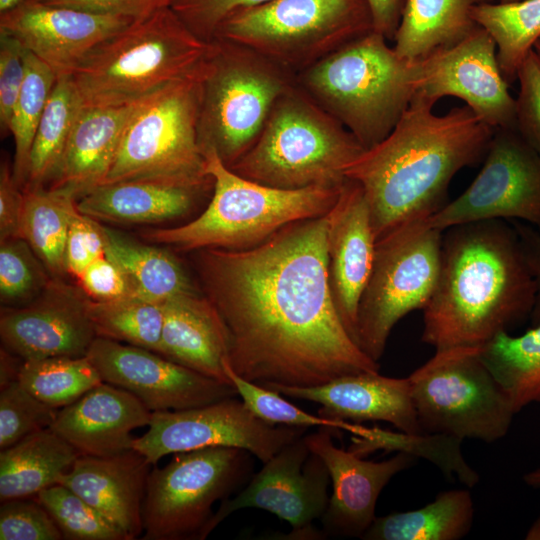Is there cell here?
Returning <instances> with one entry per match:
<instances>
[{"label":"cell","instance_id":"5bb4252c","mask_svg":"<svg viewBox=\"0 0 540 540\" xmlns=\"http://www.w3.org/2000/svg\"><path fill=\"white\" fill-rule=\"evenodd\" d=\"M148 431L133 441V449L155 465L169 454L209 447H234L263 463L308 428L272 425L257 417L236 397L183 409L155 411Z\"/></svg>","mask_w":540,"mask_h":540},{"label":"cell","instance_id":"8992f818","mask_svg":"<svg viewBox=\"0 0 540 540\" xmlns=\"http://www.w3.org/2000/svg\"><path fill=\"white\" fill-rule=\"evenodd\" d=\"M203 155L213 180L206 209L186 224L142 233L146 240L183 251L248 249L288 224L327 214L343 186L274 188L236 174L212 150Z\"/></svg>","mask_w":540,"mask_h":540},{"label":"cell","instance_id":"d590c367","mask_svg":"<svg viewBox=\"0 0 540 540\" xmlns=\"http://www.w3.org/2000/svg\"><path fill=\"white\" fill-rule=\"evenodd\" d=\"M82 108L71 77L57 78L33 139L25 189L51 181Z\"/></svg>","mask_w":540,"mask_h":540},{"label":"cell","instance_id":"8fae6325","mask_svg":"<svg viewBox=\"0 0 540 540\" xmlns=\"http://www.w3.org/2000/svg\"><path fill=\"white\" fill-rule=\"evenodd\" d=\"M478 349L437 350L408 376L422 433L487 443L507 434L516 412Z\"/></svg>","mask_w":540,"mask_h":540},{"label":"cell","instance_id":"db71d44e","mask_svg":"<svg viewBox=\"0 0 540 540\" xmlns=\"http://www.w3.org/2000/svg\"><path fill=\"white\" fill-rule=\"evenodd\" d=\"M526 264L535 280L537 293L530 316L532 326L540 324V231L524 223H513Z\"/></svg>","mask_w":540,"mask_h":540},{"label":"cell","instance_id":"f5cc1de1","mask_svg":"<svg viewBox=\"0 0 540 540\" xmlns=\"http://www.w3.org/2000/svg\"><path fill=\"white\" fill-rule=\"evenodd\" d=\"M7 162L0 170V241L20 237L24 191Z\"/></svg>","mask_w":540,"mask_h":540},{"label":"cell","instance_id":"f907efd6","mask_svg":"<svg viewBox=\"0 0 540 540\" xmlns=\"http://www.w3.org/2000/svg\"><path fill=\"white\" fill-rule=\"evenodd\" d=\"M77 281L86 297L92 300H111L131 294L123 272L106 255L91 262Z\"/></svg>","mask_w":540,"mask_h":540},{"label":"cell","instance_id":"6125c7cd","mask_svg":"<svg viewBox=\"0 0 540 540\" xmlns=\"http://www.w3.org/2000/svg\"><path fill=\"white\" fill-rule=\"evenodd\" d=\"M521 0H500L501 3H511V2H517Z\"/></svg>","mask_w":540,"mask_h":540},{"label":"cell","instance_id":"7402d4cb","mask_svg":"<svg viewBox=\"0 0 540 540\" xmlns=\"http://www.w3.org/2000/svg\"><path fill=\"white\" fill-rule=\"evenodd\" d=\"M327 221L330 291L343 325L357 344L358 307L376 246L370 210L358 183L346 179Z\"/></svg>","mask_w":540,"mask_h":540},{"label":"cell","instance_id":"bcb514c9","mask_svg":"<svg viewBox=\"0 0 540 540\" xmlns=\"http://www.w3.org/2000/svg\"><path fill=\"white\" fill-rule=\"evenodd\" d=\"M517 80L515 129L540 155V56L534 49L519 67Z\"/></svg>","mask_w":540,"mask_h":540},{"label":"cell","instance_id":"5b68a950","mask_svg":"<svg viewBox=\"0 0 540 540\" xmlns=\"http://www.w3.org/2000/svg\"><path fill=\"white\" fill-rule=\"evenodd\" d=\"M211 47L166 7L99 44L70 77L83 106L130 104L193 74Z\"/></svg>","mask_w":540,"mask_h":540},{"label":"cell","instance_id":"7dc6e473","mask_svg":"<svg viewBox=\"0 0 540 540\" xmlns=\"http://www.w3.org/2000/svg\"><path fill=\"white\" fill-rule=\"evenodd\" d=\"M269 1L272 0H173L170 7L197 37L210 42L227 17Z\"/></svg>","mask_w":540,"mask_h":540},{"label":"cell","instance_id":"d6986e66","mask_svg":"<svg viewBox=\"0 0 540 540\" xmlns=\"http://www.w3.org/2000/svg\"><path fill=\"white\" fill-rule=\"evenodd\" d=\"M0 14V33L15 38L57 78L71 76L92 50L134 21L32 0Z\"/></svg>","mask_w":540,"mask_h":540},{"label":"cell","instance_id":"91938a15","mask_svg":"<svg viewBox=\"0 0 540 540\" xmlns=\"http://www.w3.org/2000/svg\"><path fill=\"white\" fill-rule=\"evenodd\" d=\"M25 0H0V13H3L18 4L22 3Z\"/></svg>","mask_w":540,"mask_h":540},{"label":"cell","instance_id":"44dd1931","mask_svg":"<svg viewBox=\"0 0 540 540\" xmlns=\"http://www.w3.org/2000/svg\"><path fill=\"white\" fill-rule=\"evenodd\" d=\"M84 300L85 296L53 281L32 302L2 309V345L22 360L86 356L96 334Z\"/></svg>","mask_w":540,"mask_h":540},{"label":"cell","instance_id":"11a10c76","mask_svg":"<svg viewBox=\"0 0 540 540\" xmlns=\"http://www.w3.org/2000/svg\"><path fill=\"white\" fill-rule=\"evenodd\" d=\"M371 16L373 31L393 40L400 23L405 0H366Z\"/></svg>","mask_w":540,"mask_h":540},{"label":"cell","instance_id":"7bdbcfd3","mask_svg":"<svg viewBox=\"0 0 540 540\" xmlns=\"http://www.w3.org/2000/svg\"><path fill=\"white\" fill-rule=\"evenodd\" d=\"M50 272L30 245L20 237L0 243V299L9 306L26 305L53 282Z\"/></svg>","mask_w":540,"mask_h":540},{"label":"cell","instance_id":"60d3db41","mask_svg":"<svg viewBox=\"0 0 540 540\" xmlns=\"http://www.w3.org/2000/svg\"><path fill=\"white\" fill-rule=\"evenodd\" d=\"M225 372L237 390L238 396L260 419L272 425L292 427H325L332 431L345 430L357 437H366L370 428L342 420L316 416L287 401L280 393L250 382L237 375L224 361Z\"/></svg>","mask_w":540,"mask_h":540},{"label":"cell","instance_id":"1f68e13d","mask_svg":"<svg viewBox=\"0 0 540 540\" xmlns=\"http://www.w3.org/2000/svg\"><path fill=\"white\" fill-rule=\"evenodd\" d=\"M103 232L105 255L121 269L131 294L161 303L196 289L170 251L134 241L105 226Z\"/></svg>","mask_w":540,"mask_h":540},{"label":"cell","instance_id":"9f6ffc18","mask_svg":"<svg viewBox=\"0 0 540 540\" xmlns=\"http://www.w3.org/2000/svg\"><path fill=\"white\" fill-rule=\"evenodd\" d=\"M12 353L6 349H1V365H0V387H4L8 383L18 380V374L22 362L19 364L12 359Z\"/></svg>","mask_w":540,"mask_h":540},{"label":"cell","instance_id":"ab89813d","mask_svg":"<svg viewBox=\"0 0 540 540\" xmlns=\"http://www.w3.org/2000/svg\"><path fill=\"white\" fill-rule=\"evenodd\" d=\"M463 440L443 434L393 433L379 429L369 440L361 439L356 448L365 456L376 450L404 452L413 457H423L436 465L446 476H455L467 488L479 482V474L470 467L461 453Z\"/></svg>","mask_w":540,"mask_h":540},{"label":"cell","instance_id":"ee69618b","mask_svg":"<svg viewBox=\"0 0 540 540\" xmlns=\"http://www.w3.org/2000/svg\"><path fill=\"white\" fill-rule=\"evenodd\" d=\"M59 409L31 394L18 380L0 389V450L50 428Z\"/></svg>","mask_w":540,"mask_h":540},{"label":"cell","instance_id":"2e32d148","mask_svg":"<svg viewBox=\"0 0 540 540\" xmlns=\"http://www.w3.org/2000/svg\"><path fill=\"white\" fill-rule=\"evenodd\" d=\"M305 435L285 445L254 474L235 497L222 500L210 523V532L226 517L243 508L268 511L288 522V536L316 539L324 536L313 528L328 505L329 473L310 451Z\"/></svg>","mask_w":540,"mask_h":540},{"label":"cell","instance_id":"cb8c5ba5","mask_svg":"<svg viewBox=\"0 0 540 540\" xmlns=\"http://www.w3.org/2000/svg\"><path fill=\"white\" fill-rule=\"evenodd\" d=\"M151 414L132 393L102 382L60 408L50 428L80 455L104 457L133 449L131 432L148 426Z\"/></svg>","mask_w":540,"mask_h":540},{"label":"cell","instance_id":"4fadbf2b","mask_svg":"<svg viewBox=\"0 0 540 540\" xmlns=\"http://www.w3.org/2000/svg\"><path fill=\"white\" fill-rule=\"evenodd\" d=\"M252 454L234 447L175 453L150 471L143 502V540H203L213 504L224 500L252 470Z\"/></svg>","mask_w":540,"mask_h":540},{"label":"cell","instance_id":"3957f363","mask_svg":"<svg viewBox=\"0 0 540 540\" xmlns=\"http://www.w3.org/2000/svg\"><path fill=\"white\" fill-rule=\"evenodd\" d=\"M536 293L513 224L450 227L443 231L436 287L423 309L422 341L435 351L480 348L530 319Z\"/></svg>","mask_w":540,"mask_h":540},{"label":"cell","instance_id":"680465c9","mask_svg":"<svg viewBox=\"0 0 540 540\" xmlns=\"http://www.w3.org/2000/svg\"><path fill=\"white\" fill-rule=\"evenodd\" d=\"M525 538L528 540H540V517L534 521Z\"/></svg>","mask_w":540,"mask_h":540},{"label":"cell","instance_id":"f546056e","mask_svg":"<svg viewBox=\"0 0 540 540\" xmlns=\"http://www.w3.org/2000/svg\"><path fill=\"white\" fill-rule=\"evenodd\" d=\"M493 0H405L394 36L395 51L410 61L424 59L465 39L478 25L472 8Z\"/></svg>","mask_w":540,"mask_h":540},{"label":"cell","instance_id":"52a82bcc","mask_svg":"<svg viewBox=\"0 0 540 540\" xmlns=\"http://www.w3.org/2000/svg\"><path fill=\"white\" fill-rule=\"evenodd\" d=\"M365 149L295 84L272 107L253 145L229 167L279 189L342 186L344 170Z\"/></svg>","mask_w":540,"mask_h":540},{"label":"cell","instance_id":"e575fe53","mask_svg":"<svg viewBox=\"0 0 540 540\" xmlns=\"http://www.w3.org/2000/svg\"><path fill=\"white\" fill-rule=\"evenodd\" d=\"M474 21L493 38L501 71L510 84L540 40V0L483 3L471 11Z\"/></svg>","mask_w":540,"mask_h":540},{"label":"cell","instance_id":"94428289","mask_svg":"<svg viewBox=\"0 0 540 540\" xmlns=\"http://www.w3.org/2000/svg\"><path fill=\"white\" fill-rule=\"evenodd\" d=\"M534 50L537 52V54L540 56V40L536 42L534 45Z\"/></svg>","mask_w":540,"mask_h":540},{"label":"cell","instance_id":"836d02e7","mask_svg":"<svg viewBox=\"0 0 540 540\" xmlns=\"http://www.w3.org/2000/svg\"><path fill=\"white\" fill-rule=\"evenodd\" d=\"M76 202L63 190L24 189L20 238L30 245L51 275L66 273L65 247Z\"/></svg>","mask_w":540,"mask_h":540},{"label":"cell","instance_id":"30bf717a","mask_svg":"<svg viewBox=\"0 0 540 540\" xmlns=\"http://www.w3.org/2000/svg\"><path fill=\"white\" fill-rule=\"evenodd\" d=\"M372 30L366 0H272L227 17L213 40L250 48L296 75Z\"/></svg>","mask_w":540,"mask_h":540},{"label":"cell","instance_id":"74e56055","mask_svg":"<svg viewBox=\"0 0 540 540\" xmlns=\"http://www.w3.org/2000/svg\"><path fill=\"white\" fill-rule=\"evenodd\" d=\"M18 381L36 398L57 409L103 382L87 356L23 360Z\"/></svg>","mask_w":540,"mask_h":540},{"label":"cell","instance_id":"6f0895ef","mask_svg":"<svg viewBox=\"0 0 540 540\" xmlns=\"http://www.w3.org/2000/svg\"><path fill=\"white\" fill-rule=\"evenodd\" d=\"M524 482L534 488H540V468L526 473L523 477Z\"/></svg>","mask_w":540,"mask_h":540},{"label":"cell","instance_id":"603a6c76","mask_svg":"<svg viewBox=\"0 0 540 540\" xmlns=\"http://www.w3.org/2000/svg\"><path fill=\"white\" fill-rule=\"evenodd\" d=\"M266 388L291 398L318 403L322 417L359 424L385 421L407 434H423L406 378L363 372L310 387L270 385Z\"/></svg>","mask_w":540,"mask_h":540},{"label":"cell","instance_id":"f6af8a7d","mask_svg":"<svg viewBox=\"0 0 540 540\" xmlns=\"http://www.w3.org/2000/svg\"><path fill=\"white\" fill-rule=\"evenodd\" d=\"M1 540H60L58 526L35 497L15 498L0 505Z\"/></svg>","mask_w":540,"mask_h":540},{"label":"cell","instance_id":"4316f807","mask_svg":"<svg viewBox=\"0 0 540 540\" xmlns=\"http://www.w3.org/2000/svg\"><path fill=\"white\" fill-rule=\"evenodd\" d=\"M163 327L159 354L207 377L232 384L224 361L228 360L225 325L207 296L197 290L161 302Z\"/></svg>","mask_w":540,"mask_h":540},{"label":"cell","instance_id":"e0dca14e","mask_svg":"<svg viewBox=\"0 0 540 540\" xmlns=\"http://www.w3.org/2000/svg\"><path fill=\"white\" fill-rule=\"evenodd\" d=\"M86 356L103 382L132 393L151 412L183 410L238 396L233 384L142 347L96 337Z\"/></svg>","mask_w":540,"mask_h":540},{"label":"cell","instance_id":"d6a6232c","mask_svg":"<svg viewBox=\"0 0 540 540\" xmlns=\"http://www.w3.org/2000/svg\"><path fill=\"white\" fill-rule=\"evenodd\" d=\"M516 413L540 402V324L519 336L502 332L478 349Z\"/></svg>","mask_w":540,"mask_h":540},{"label":"cell","instance_id":"4dcf8cb0","mask_svg":"<svg viewBox=\"0 0 540 540\" xmlns=\"http://www.w3.org/2000/svg\"><path fill=\"white\" fill-rule=\"evenodd\" d=\"M474 504L468 489L444 491L422 508L376 517L367 540H458L471 530Z\"/></svg>","mask_w":540,"mask_h":540},{"label":"cell","instance_id":"ac0fdd59","mask_svg":"<svg viewBox=\"0 0 540 540\" xmlns=\"http://www.w3.org/2000/svg\"><path fill=\"white\" fill-rule=\"evenodd\" d=\"M415 94L433 103L457 97L493 129H515V99L501 71L496 44L479 25L456 45L421 59Z\"/></svg>","mask_w":540,"mask_h":540},{"label":"cell","instance_id":"ba28073f","mask_svg":"<svg viewBox=\"0 0 540 540\" xmlns=\"http://www.w3.org/2000/svg\"><path fill=\"white\" fill-rule=\"evenodd\" d=\"M295 74L237 43L214 39L200 70L198 143L231 167L255 142Z\"/></svg>","mask_w":540,"mask_h":540},{"label":"cell","instance_id":"83f0119b","mask_svg":"<svg viewBox=\"0 0 540 540\" xmlns=\"http://www.w3.org/2000/svg\"><path fill=\"white\" fill-rule=\"evenodd\" d=\"M209 189L156 179L102 184L80 199V213L100 222L149 224L179 218Z\"/></svg>","mask_w":540,"mask_h":540},{"label":"cell","instance_id":"6da1fadb","mask_svg":"<svg viewBox=\"0 0 540 540\" xmlns=\"http://www.w3.org/2000/svg\"><path fill=\"white\" fill-rule=\"evenodd\" d=\"M327 214L242 250H197L206 296L227 331L228 363L263 387H310L379 372L352 339L328 279Z\"/></svg>","mask_w":540,"mask_h":540},{"label":"cell","instance_id":"b9f144b4","mask_svg":"<svg viewBox=\"0 0 540 540\" xmlns=\"http://www.w3.org/2000/svg\"><path fill=\"white\" fill-rule=\"evenodd\" d=\"M36 498L58 526L63 539L127 540L119 528L60 483L41 490Z\"/></svg>","mask_w":540,"mask_h":540},{"label":"cell","instance_id":"d4e9b609","mask_svg":"<svg viewBox=\"0 0 540 540\" xmlns=\"http://www.w3.org/2000/svg\"><path fill=\"white\" fill-rule=\"evenodd\" d=\"M150 466L135 449L104 457L80 455L58 483L83 498L127 540H133L143 534L142 510Z\"/></svg>","mask_w":540,"mask_h":540},{"label":"cell","instance_id":"f35d334b","mask_svg":"<svg viewBox=\"0 0 540 540\" xmlns=\"http://www.w3.org/2000/svg\"><path fill=\"white\" fill-rule=\"evenodd\" d=\"M25 79L15 104L9 131L15 143L12 171L16 182L26 184L33 139L57 76L25 49Z\"/></svg>","mask_w":540,"mask_h":540},{"label":"cell","instance_id":"816d5d0a","mask_svg":"<svg viewBox=\"0 0 540 540\" xmlns=\"http://www.w3.org/2000/svg\"><path fill=\"white\" fill-rule=\"evenodd\" d=\"M103 15H119L134 20L170 7L173 0H32Z\"/></svg>","mask_w":540,"mask_h":540},{"label":"cell","instance_id":"ffe728a7","mask_svg":"<svg viewBox=\"0 0 540 540\" xmlns=\"http://www.w3.org/2000/svg\"><path fill=\"white\" fill-rule=\"evenodd\" d=\"M332 430L319 427L305 434L308 448L324 463L332 494L320 519L324 536L360 537L375 520L377 499L383 488L416 458L399 452L381 462L363 460L354 452L335 446Z\"/></svg>","mask_w":540,"mask_h":540},{"label":"cell","instance_id":"277c9868","mask_svg":"<svg viewBox=\"0 0 540 540\" xmlns=\"http://www.w3.org/2000/svg\"><path fill=\"white\" fill-rule=\"evenodd\" d=\"M373 30L297 73L296 84L364 149L381 142L410 105L421 60L401 57Z\"/></svg>","mask_w":540,"mask_h":540},{"label":"cell","instance_id":"c3c4849f","mask_svg":"<svg viewBox=\"0 0 540 540\" xmlns=\"http://www.w3.org/2000/svg\"><path fill=\"white\" fill-rule=\"evenodd\" d=\"M104 255L103 226L77 209L70 221L66 241V273L77 279L91 262Z\"/></svg>","mask_w":540,"mask_h":540},{"label":"cell","instance_id":"9a60e30c","mask_svg":"<svg viewBox=\"0 0 540 540\" xmlns=\"http://www.w3.org/2000/svg\"><path fill=\"white\" fill-rule=\"evenodd\" d=\"M502 219H518L540 231V155L514 128L494 129L477 176L427 221L444 231Z\"/></svg>","mask_w":540,"mask_h":540},{"label":"cell","instance_id":"9c48e42d","mask_svg":"<svg viewBox=\"0 0 540 540\" xmlns=\"http://www.w3.org/2000/svg\"><path fill=\"white\" fill-rule=\"evenodd\" d=\"M201 65L141 100L103 184L156 179L213 188L197 133Z\"/></svg>","mask_w":540,"mask_h":540},{"label":"cell","instance_id":"8d00e7d4","mask_svg":"<svg viewBox=\"0 0 540 540\" xmlns=\"http://www.w3.org/2000/svg\"><path fill=\"white\" fill-rule=\"evenodd\" d=\"M84 306L96 337L159 352L164 319L161 303L128 294L111 300L85 296Z\"/></svg>","mask_w":540,"mask_h":540},{"label":"cell","instance_id":"f1b7e54d","mask_svg":"<svg viewBox=\"0 0 540 540\" xmlns=\"http://www.w3.org/2000/svg\"><path fill=\"white\" fill-rule=\"evenodd\" d=\"M80 453L51 428L0 450V500L32 498L67 472Z\"/></svg>","mask_w":540,"mask_h":540},{"label":"cell","instance_id":"7c38bea8","mask_svg":"<svg viewBox=\"0 0 540 540\" xmlns=\"http://www.w3.org/2000/svg\"><path fill=\"white\" fill-rule=\"evenodd\" d=\"M442 240L443 231L427 218L401 224L376 240L357 314V344L372 360L382 357L396 323L428 304L439 275Z\"/></svg>","mask_w":540,"mask_h":540},{"label":"cell","instance_id":"681fc988","mask_svg":"<svg viewBox=\"0 0 540 540\" xmlns=\"http://www.w3.org/2000/svg\"><path fill=\"white\" fill-rule=\"evenodd\" d=\"M25 73V48L15 38L0 33V124L4 132L10 129Z\"/></svg>","mask_w":540,"mask_h":540},{"label":"cell","instance_id":"7a4b0ae2","mask_svg":"<svg viewBox=\"0 0 540 540\" xmlns=\"http://www.w3.org/2000/svg\"><path fill=\"white\" fill-rule=\"evenodd\" d=\"M434 105L415 94L392 131L344 170L363 189L376 240L441 209L453 177L485 158L494 129L467 105L444 115Z\"/></svg>","mask_w":540,"mask_h":540},{"label":"cell","instance_id":"484cf974","mask_svg":"<svg viewBox=\"0 0 540 540\" xmlns=\"http://www.w3.org/2000/svg\"><path fill=\"white\" fill-rule=\"evenodd\" d=\"M140 102L83 106L49 188L63 190L78 200L102 185Z\"/></svg>","mask_w":540,"mask_h":540}]
</instances>
